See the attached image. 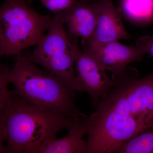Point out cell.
<instances>
[{"label":"cell","mask_w":153,"mask_h":153,"mask_svg":"<svg viewBox=\"0 0 153 153\" xmlns=\"http://www.w3.org/2000/svg\"><path fill=\"white\" fill-rule=\"evenodd\" d=\"M53 18L39 13L21 0H5L0 7V55L16 56L38 45Z\"/></svg>","instance_id":"277c9868"},{"label":"cell","mask_w":153,"mask_h":153,"mask_svg":"<svg viewBox=\"0 0 153 153\" xmlns=\"http://www.w3.org/2000/svg\"><path fill=\"white\" fill-rule=\"evenodd\" d=\"M63 12L56 14L52 23L36 49L29 55L36 64L41 65L53 56L72 51L78 46L75 41H71L64 28Z\"/></svg>","instance_id":"ba28073f"},{"label":"cell","mask_w":153,"mask_h":153,"mask_svg":"<svg viewBox=\"0 0 153 153\" xmlns=\"http://www.w3.org/2000/svg\"><path fill=\"white\" fill-rule=\"evenodd\" d=\"M75 71L79 91L88 94L94 106L114 87L113 80L90 49L81 50L79 47L75 58Z\"/></svg>","instance_id":"5b68a950"},{"label":"cell","mask_w":153,"mask_h":153,"mask_svg":"<svg viewBox=\"0 0 153 153\" xmlns=\"http://www.w3.org/2000/svg\"><path fill=\"white\" fill-rule=\"evenodd\" d=\"M81 113L43 110L10 90L0 96V153H39Z\"/></svg>","instance_id":"7a4b0ae2"},{"label":"cell","mask_w":153,"mask_h":153,"mask_svg":"<svg viewBox=\"0 0 153 153\" xmlns=\"http://www.w3.org/2000/svg\"><path fill=\"white\" fill-rule=\"evenodd\" d=\"M79 47L72 51L51 57L41 66L55 75L71 92L80 91L75 71V61Z\"/></svg>","instance_id":"8fae6325"},{"label":"cell","mask_w":153,"mask_h":153,"mask_svg":"<svg viewBox=\"0 0 153 153\" xmlns=\"http://www.w3.org/2000/svg\"><path fill=\"white\" fill-rule=\"evenodd\" d=\"M147 54L153 57V34L150 36L147 45Z\"/></svg>","instance_id":"9a60e30c"},{"label":"cell","mask_w":153,"mask_h":153,"mask_svg":"<svg viewBox=\"0 0 153 153\" xmlns=\"http://www.w3.org/2000/svg\"><path fill=\"white\" fill-rule=\"evenodd\" d=\"M84 1H87V0H84Z\"/></svg>","instance_id":"e0dca14e"},{"label":"cell","mask_w":153,"mask_h":153,"mask_svg":"<svg viewBox=\"0 0 153 153\" xmlns=\"http://www.w3.org/2000/svg\"><path fill=\"white\" fill-rule=\"evenodd\" d=\"M150 38V36L141 37L134 46H126L116 41L84 49H90L93 52L106 71L111 73V78L114 80L121 75L130 63L142 60L147 54Z\"/></svg>","instance_id":"8992f818"},{"label":"cell","mask_w":153,"mask_h":153,"mask_svg":"<svg viewBox=\"0 0 153 153\" xmlns=\"http://www.w3.org/2000/svg\"><path fill=\"white\" fill-rule=\"evenodd\" d=\"M115 153H153V127L126 142Z\"/></svg>","instance_id":"4fadbf2b"},{"label":"cell","mask_w":153,"mask_h":153,"mask_svg":"<svg viewBox=\"0 0 153 153\" xmlns=\"http://www.w3.org/2000/svg\"><path fill=\"white\" fill-rule=\"evenodd\" d=\"M98 2L99 13L96 27L92 36L82 42L84 48L131 39L124 27L119 9L110 0H99Z\"/></svg>","instance_id":"52a82bcc"},{"label":"cell","mask_w":153,"mask_h":153,"mask_svg":"<svg viewBox=\"0 0 153 153\" xmlns=\"http://www.w3.org/2000/svg\"><path fill=\"white\" fill-rule=\"evenodd\" d=\"M76 0H40L41 4L53 13H60L70 7Z\"/></svg>","instance_id":"5bb4252c"},{"label":"cell","mask_w":153,"mask_h":153,"mask_svg":"<svg viewBox=\"0 0 153 153\" xmlns=\"http://www.w3.org/2000/svg\"><path fill=\"white\" fill-rule=\"evenodd\" d=\"M87 116L81 113L76 117L67 134L62 138L52 140L41 149L39 153H86Z\"/></svg>","instance_id":"30bf717a"},{"label":"cell","mask_w":153,"mask_h":153,"mask_svg":"<svg viewBox=\"0 0 153 153\" xmlns=\"http://www.w3.org/2000/svg\"><path fill=\"white\" fill-rule=\"evenodd\" d=\"M118 9L134 23L143 25L153 22V0H122Z\"/></svg>","instance_id":"7c38bea8"},{"label":"cell","mask_w":153,"mask_h":153,"mask_svg":"<svg viewBox=\"0 0 153 153\" xmlns=\"http://www.w3.org/2000/svg\"><path fill=\"white\" fill-rule=\"evenodd\" d=\"M21 1L25 2L27 3L28 4H30V3H32L34 0H21Z\"/></svg>","instance_id":"2e32d148"},{"label":"cell","mask_w":153,"mask_h":153,"mask_svg":"<svg viewBox=\"0 0 153 153\" xmlns=\"http://www.w3.org/2000/svg\"><path fill=\"white\" fill-rule=\"evenodd\" d=\"M13 66L7 74L13 91L39 109L66 113L75 116L80 112L74 104V94L61 80L46 70L39 68L29 55H16Z\"/></svg>","instance_id":"3957f363"},{"label":"cell","mask_w":153,"mask_h":153,"mask_svg":"<svg viewBox=\"0 0 153 153\" xmlns=\"http://www.w3.org/2000/svg\"><path fill=\"white\" fill-rule=\"evenodd\" d=\"M87 117L86 153H112L128 140L153 127V71L139 78L128 67Z\"/></svg>","instance_id":"6da1fadb"},{"label":"cell","mask_w":153,"mask_h":153,"mask_svg":"<svg viewBox=\"0 0 153 153\" xmlns=\"http://www.w3.org/2000/svg\"><path fill=\"white\" fill-rule=\"evenodd\" d=\"M99 13L98 1L90 3L84 0H76L63 12L68 33L75 38H82L83 41L89 39L95 30Z\"/></svg>","instance_id":"9c48e42d"}]
</instances>
